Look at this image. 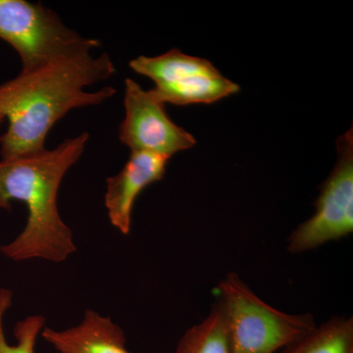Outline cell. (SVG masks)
I'll return each instance as SVG.
<instances>
[{
  "label": "cell",
  "instance_id": "30bf717a",
  "mask_svg": "<svg viewBox=\"0 0 353 353\" xmlns=\"http://www.w3.org/2000/svg\"><path fill=\"white\" fill-rule=\"evenodd\" d=\"M175 353H231L229 327L219 299L201 323L185 331Z\"/></svg>",
  "mask_w": 353,
  "mask_h": 353
},
{
  "label": "cell",
  "instance_id": "8992f818",
  "mask_svg": "<svg viewBox=\"0 0 353 353\" xmlns=\"http://www.w3.org/2000/svg\"><path fill=\"white\" fill-rule=\"evenodd\" d=\"M338 161L316 201L314 214L288 238V252L299 254L315 250L353 232V131L336 139Z\"/></svg>",
  "mask_w": 353,
  "mask_h": 353
},
{
  "label": "cell",
  "instance_id": "5b68a950",
  "mask_svg": "<svg viewBox=\"0 0 353 353\" xmlns=\"http://www.w3.org/2000/svg\"><path fill=\"white\" fill-rule=\"evenodd\" d=\"M129 66L155 83L150 92L164 104L213 103L240 92V87L223 76L209 60L179 50L159 57H139Z\"/></svg>",
  "mask_w": 353,
  "mask_h": 353
},
{
  "label": "cell",
  "instance_id": "7c38bea8",
  "mask_svg": "<svg viewBox=\"0 0 353 353\" xmlns=\"http://www.w3.org/2000/svg\"><path fill=\"white\" fill-rule=\"evenodd\" d=\"M10 290L0 288V353H36L37 340L44 329L43 316L32 315L21 320L14 328L16 343L9 345L4 333L3 319L12 304Z\"/></svg>",
  "mask_w": 353,
  "mask_h": 353
},
{
  "label": "cell",
  "instance_id": "52a82bcc",
  "mask_svg": "<svg viewBox=\"0 0 353 353\" xmlns=\"http://www.w3.org/2000/svg\"><path fill=\"white\" fill-rule=\"evenodd\" d=\"M124 106L119 141L131 152L172 157L196 145L194 137L169 118L165 104L131 78L125 80Z\"/></svg>",
  "mask_w": 353,
  "mask_h": 353
},
{
  "label": "cell",
  "instance_id": "8fae6325",
  "mask_svg": "<svg viewBox=\"0 0 353 353\" xmlns=\"http://www.w3.org/2000/svg\"><path fill=\"white\" fill-rule=\"evenodd\" d=\"M282 353H353V318L334 316Z\"/></svg>",
  "mask_w": 353,
  "mask_h": 353
},
{
  "label": "cell",
  "instance_id": "7a4b0ae2",
  "mask_svg": "<svg viewBox=\"0 0 353 353\" xmlns=\"http://www.w3.org/2000/svg\"><path fill=\"white\" fill-rule=\"evenodd\" d=\"M88 139L90 134L83 132L53 150L0 160V209L10 210L14 201L24 202L28 209L24 230L0 248L6 259L59 263L76 252L73 232L59 213L58 192L67 172L82 157Z\"/></svg>",
  "mask_w": 353,
  "mask_h": 353
},
{
  "label": "cell",
  "instance_id": "ba28073f",
  "mask_svg": "<svg viewBox=\"0 0 353 353\" xmlns=\"http://www.w3.org/2000/svg\"><path fill=\"white\" fill-rule=\"evenodd\" d=\"M171 157L150 152H131L119 173L106 180L104 204L111 225L129 234L134 202L152 183L162 180Z\"/></svg>",
  "mask_w": 353,
  "mask_h": 353
},
{
  "label": "cell",
  "instance_id": "3957f363",
  "mask_svg": "<svg viewBox=\"0 0 353 353\" xmlns=\"http://www.w3.org/2000/svg\"><path fill=\"white\" fill-rule=\"evenodd\" d=\"M229 327L231 353H275L317 326L310 313L290 314L260 299L234 272L217 285Z\"/></svg>",
  "mask_w": 353,
  "mask_h": 353
},
{
  "label": "cell",
  "instance_id": "277c9868",
  "mask_svg": "<svg viewBox=\"0 0 353 353\" xmlns=\"http://www.w3.org/2000/svg\"><path fill=\"white\" fill-rule=\"evenodd\" d=\"M0 41L19 55L22 71L101 46L97 39L85 38L70 29L57 13L43 3L27 0H0Z\"/></svg>",
  "mask_w": 353,
  "mask_h": 353
},
{
  "label": "cell",
  "instance_id": "6da1fadb",
  "mask_svg": "<svg viewBox=\"0 0 353 353\" xmlns=\"http://www.w3.org/2000/svg\"><path fill=\"white\" fill-rule=\"evenodd\" d=\"M116 67L108 53L81 50L54 58L37 68L21 71L0 83V116L8 120L0 138L1 159L44 150L48 132L74 109L101 105L116 94L115 88L95 92L87 88L108 80Z\"/></svg>",
  "mask_w": 353,
  "mask_h": 353
},
{
  "label": "cell",
  "instance_id": "9c48e42d",
  "mask_svg": "<svg viewBox=\"0 0 353 353\" xmlns=\"http://www.w3.org/2000/svg\"><path fill=\"white\" fill-rule=\"evenodd\" d=\"M43 338L60 353H131L122 328L109 317L87 310L80 324L71 328H44Z\"/></svg>",
  "mask_w": 353,
  "mask_h": 353
},
{
  "label": "cell",
  "instance_id": "4fadbf2b",
  "mask_svg": "<svg viewBox=\"0 0 353 353\" xmlns=\"http://www.w3.org/2000/svg\"><path fill=\"white\" fill-rule=\"evenodd\" d=\"M4 118L2 117V116H0V125H1V123L3 122Z\"/></svg>",
  "mask_w": 353,
  "mask_h": 353
}]
</instances>
